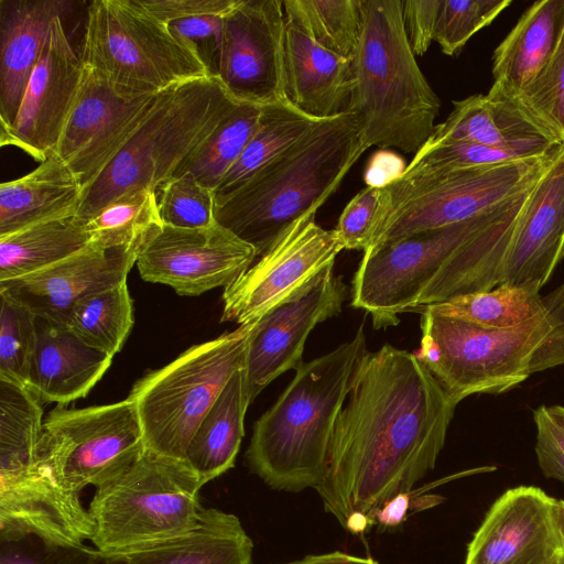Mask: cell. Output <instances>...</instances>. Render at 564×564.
<instances>
[{
    "instance_id": "1",
    "label": "cell",
    "mask_w": 564,
    "mask_h": 564,
    "mask_svg": "<svg viewBox=\"0 0 564 564\" xmlns=\"http://www.w3.org/2000/svg\"><path fill=\"white\" fill-rule=\"evenodd\" d=\"M456 405L415 354L389 344L368 351L316 489L325 511L351 533L370 529L379 507L434 469Z\"/></svg>"
},
{
    "instance_id": "2",
    "label": "cell",
    "mask_w": 564,
    "mask_h": 564,
    "mask_svg": "<svg viewBox=\"0 0 564 564\" xmlns=\"http://www.w3.org/2000/svg\"><path fill=\"white\" fill-rule=\"evenodd\" d=\"M367 149L352 113L323 119L236 189L215 197V221L261 257L296 219L316 213Z\"/></svg>"
},
{
    "instance_id": "3",
    "label": "cell",
    "mask_w": 564,
    "mask_h": 564,
    "mask_svg": "<svg viewBox=\"0 0 564 564\" xmlns=\"http://www.w3.org/2000/svg\"><path fill=\"white\" fill-rule=\"evenodd\" d=\"M367 354L360 325L351 340L303 362L275 403L254 423L246 459L270 488L295 494L317 489L337 419Z\"/></svg>"
},
{
    "instance_id": "4",
    "label": "cell",
    "mask_w": 564,
    "mask_h": 564,
    "mask_svg": "<svg viewBox=\"0 0 564 564\" xmlns=\"http://www.w3.org/2000/svg\"><path fill=\"white\" fill-rule=\"evenodd\" d=\"M412 311L421 313L415 356L455 404L473 394L503 393L564 365V282L541 313L510 328L481 327L427 306Z\"/></svg>"
},
{
    "instance_id": "5",
    "label": "cell",
    "mask_w": 564,
    "mask_h": 564,
    "mask_svg": "<svg viewBox=\"0 0 564 564\" xmlns=\"http://www.w3.org/2000/svg\"><path fill=\"white\" fill-rule=\"evenodd\" d=\"M361 19L346 111L369 148L415 154L434 132L441 100L410 46L401 0H361Z\"/></svg>"
},
{
    "instance_id": "6",
    "label": "cell",
    "mask_w": 564,
    "mask_h": 564,
    "mask_svg": "<svg viewBox=\"0 0 564 564\" xmlns=\"http://www.w3.org/2000/svg\"><path fill=\"white\" fill-rule=\"evenodd\" d=\"M238 102L213 75L158 94L123 147L84 189L76 216L86 223L127 193L158 191Z\"/></svg>"
},
{
    "instance_id": "7",
    "label": "cell",
    "mask_w": 564,
    "mask_h": 564,
    "mask_svg": "<svg viewBox=\"0 0 564 564\" xmlns=\"http://www.w3.org/2000/svg\"><path fill=\"white\" fill-rule=\"evenodd\" d=\"M560 148L543 158L498 165L406 167L399 178L381 188L379 223L364 253L495 209L533 185Z\"/></svg>"
},
{
    "instance_id": "8",
    "label": "cell",
    "mask_w": 564,
    "mask_h": 564,
    "mask_svg": "<svg viewBox=\"0 0 564 564\" xmlns=\"http://www.w3.org/2000/svg\"><path fill=\"white\" fill-rule=\"evenodd\" d=\"M80 58L117 90L137 96L210 76L196 47L139 0L90 2Z\"/></svg>"
},
{
    "instance_id": "9",
    "label": "cell",
    "mask_w": 564,
    "mask_h": 564,
    "mask_svg": "<svg viewBox=\"0 0 564 564\" xmlns=\"http://www.w3.org/2000/svg\"><path fill=\"white\" fill-rule=\"evenodd\" d=\"M203 486L186 460L145 449L119 478L95 490L88 506L93 546L113 554L188 531L205 509Z\"/></svg>"
},
{
    "instance_id": "10",
    "label": "cell",
    "mask_w": 564,
    "mask_h": 564,
    "mask_svg": "<svg viewBox=\"0 0 564 564\" xmlns=\"http://www.w3.org/2000/svg\"><path fill=\"white\" fill-rule=\"evenodd\" d=\"M257 322L189 347L134 383L128 398L137 408L145 449L185 460L199 423L232 375L245 368Z\"/></svg>"
},
{
    "instance_id": "11",
    "label": "cell",
    "mask_w": 564,
    "mask_h": 564,
    "mask_svg": "<svg viewBox=\"0 0 564 564\" xmlns=\"http://www.w3.org/2000/svg\"><path fill=\"white\" fill-rule=\"evenodd\" d=\"M137 408L129 399L105 405L50 412L43 422L39 458L57 484L79 495L119 478L144 453Z\"/></svg>"
},
{
    "instance_id": "12",
    "label": "cell",
    "mask_w": 564,
    "mask_h": 564,
    "mask_svg": "<svg viewBox=\"0 0 564 564\" xmlns=\"http://www.w3.org/2000/svg\"><path fill=\"white\" fill-rule=\"evenodd\" d=\"M521 193L473 219L414 234L365 252L352 279L351 306L365 310L377 329L399 324L398 314L415 307L420 294L445 261L500 218Z\"/></svg>"
},
{
    "instance_id": "13",
    "label": "cell",
    "mask_w": 564,
    "mask_h": 564,
    "mask_svg": "<svg viewBox=\"0 0 564 564\" xmlns=\"http://www.w3.org/2000/svg\"><path fill=\"white\" fill-rule=\"evenodd\" d=\"M315 215L296 219L254 264L225 288L221 322L254 323L305 295L333 272L345 247L336 230L322 228Z\"/></svg>"
},
{
    "instance_id": "14",
    "label": "cell",
    "mask_w": 564,
    "mask_h": 564,
    "mask_svg": "<svg viewBox=\"0 0 564 564\" xmlns=\"http://www.w3.org/2000/svg\"><path fill=\"white\" fill-rule=\"evenodd\" d=\"M257 257L251 245L214 221L204 228L163 225L147 239L135 264L144 281L196 296L227 288Z\"/></svg>"
},
{
    "instance_id": "15",
    "label": "cell",
    "mask_w": 564,
    "mask_h": 564,
    "mask_svg": "<svg viewBox=\"0 0 564 564\" xmlns=\"http://www.w3.org/2000/svg\"><path fill=\"white\" fill-rule=\"evenodd\" d=\"M285 26L281 0H241L225 17L215 76L236 100L263 106L286 98Z\"/></svg>"
},
{
    "instance_id": "16",
    "label": "cell",
    "mask_w": 564,
    "mask_h": 564,
    "mask_svg": "<svg viewBox=\"0 0 564 564\" xmlns=\"http://www.w3.org/2000/svg\"><path fill=\"white\" fill-rule=\"evenodd\" d=\"M155 96L121 93L85 66L76 100L54 152L83 189L123 147Z\"/></svg>"
},
{
    "instance_id": "17",
    "label": "cell",
    "mask_w": 564,
    "mask_h": 564,
    "mask_svg": "<svg viewBox=\"0 0 564 564\" xmlns=\"http://www.w3.org/2000/svg\"><path fill=\"white\" fill-rule=\"evenodd\" d=\"M84 64L56 18L30 77L14 122L0 128V143L13 145L40 163L54 154L76 100Z\"/></svg>"
},
{
    "instance_id": "18",
    "label": "cell",
    "mask_w": 564,
    "mask_h": 564,
    "mask_svg": "<svg viewBox=\"0 0 564 564\" xmlns=\"http://www.w3.org/2000/svg\"><path fill=\"white\" fill-rule=\"evenodd\" d=\"M347 289L333 272L305 295L259 319L249 339L245 375L250 403L283 372L302 364L304 346L315 326L341 311Z\"/></svg>"
},
{
    "instance_id": "19",
    "label": "cell",
    "mask_w": 564,
    "mask_h": 564,
    "mask_svg": "<svg viewBox=\"0 0 564 564\" xmlns=\"http://www.w3.org/2000/svg\"><path fill=\"white\" fill-rule=\"evenodd\" d=\"M139 249H84L32 274L0 282V292L29 307L36 317L65 325L73 306L83 297L127 281Z\"/></svg>"
},
{
    "instance_id": "20",
    "label": "cell",
    "mask_w": 564,
    "mask_h": 564,
    "mask_svg": "<svg viewBox=\"0 0 564 564\" xmlns=\"http://www.w3.org/2000/svg\"><path fill=\"white\" fill-rule=\"evenodd\" d=\"M564 144L530 191L519 214L499 284L540 292L562 260Z\"/></svg>"
},
{
    "instance_id": "21",
    "label": "cell",
    "mask_w": 564,
    "mask_h": 564,
    "mask_svg": "<svg viewBox=\"0 0 564 564\" xmlns=\"http://www.w3.org/2000/svg\"><path fill=\"white\" fill-rule=\"evenodd\" d=\"M553 509L554 498L541 488L506 490L474 533L464 564H524L560 544Z\"/></svg>"
},
{
    "instance_id": "22",
    "label": "cell",
    "mask_w": 564,
    "mask_h": 564,
    "mask_svg": "<svg viewBox=\"0 0 564 564\" xmlns=\"http://www.w3.org/2000/svg\"><path fill=\"white\" fill-rule=\"evenodd\" d=\"M448 117L435 126L426 144L473 142L551 153L564 144L517 99L488 91L453 101Z\"/></svg>"
},
{
    "instance_id": "23",
    "label": "cell",
    "mask_w": 564,
    "mask_h": 564,
    "mask_svg": "<svg viewBox=\"0 0 564 564\" xmlns=\"http://www.w3.org/2000/svg\"><path fill=\"white\" fill-rule=\"evenodd\" d=\"M72 4L65 0H0V128L14 122L51 24Z\"/></svg>"
},
{
    "instance_id": "24",
    "label": "cell",
    "mask_w": 564,
    "mask_h": 564,
    "mask_svg": "<svg viewBox=\"0 0 564 564\" xmlns=\"http://www.w3.org/2000/svg\"><path fill=\"white\" fill-rule=\"evenodd\" d=\"M351 85V59L322 47L286 21L284 94L293 106L318 120L337 116L347 109Z\"/></svg>"
},
{
    "instance_id": "25",
    "label": "cell",
    "mask_w": 564,
    "mask_h": 564,
    "mask_svg": "<svg viewBox=\"0 0 564 564\" xmlns=\"http://www.w3.org/2000/svg\"><path fill=\"white\" fill-rule=\"evenodd\" d=\"M36 326L29 389L41 402L59 405L87 395L113 357L89 346L65 325L36 317Z\"/></svg>"
},
{
    "instance_id": "26",
    "label": "cell",
    "mask_w": 564,
    "mask_h": 564,
    "mask_svg": "<svg viewBox=\"0 0 564 564\" xmlns=\"http://www.w3.org/2000/svg\"><path fill=\"white\" fill-rule=\"evenodd\" d=\"M564 31V0L534 2L496 47L490 91L517 99L542 72Z\"/></svg>"
},
{
    "instance_id": "27",
    "label": "cell",
    "mask_w": 564,
    "mask_h": 564,
    "mask_svg": "<svg viewBox=\"0 0 564 564\" xmlns=\"http://www.w3.org/2000/svg\"><path fill=\"white\" fill-rule=\"evenodd\" d=\"M113 554L126 564H252L253 542L237 516L205 508L188 531Z\"/></svg>"
},
{
    "instance_id": "28",
    "label": "cell",
    "mask_w": 564,
    "mask_h": 564,
    "mask_svg": "<svg viewBox=\"0 0 564 564\" xmlns=\"http://www.w3.org/2000/svg\"><path fill=\"white\" fill-rule=\"evenodd\" d=\"M83 187L55 154L29 174L0 185V237L37 223L75 216Z\"/></svg>"
},
{
    "instance_id": "29",
    "label": "cell",
    "mask_w": 564,
    "mask_h": 564,
    "mask_svg": "<svg viewBox=\"0 0 564 564\" xmlns=\"http://www.w3.org/2000/svg\"><path fill=\"white\" fill-rule=\"evenodd\" d=\"M250 404L245 368L237 370L195 431L185 460L204 485L234 467Z\"/></svg>"
},
{
    "instance_id": "30",
    "label": "cell",
    "mask_w": 564,
    "mask_h": 564,
    "mask_svg": "<svg viewBox=\"0 0 564 564\" xmlns=\"http://www.w3.org/2000/svg\"><path fill=\"white\" fill-rule=\"evenodd\" d=\"M90 243L76 215L51 219L0 237V282L19 279L84 249Z\"/></svg>"
},
{
    "instance_id": "31",
    "label": "cell",
    "mask_w": 564,
    "mask_h": 564,
    "mask_svg": "<svg viewBox=\"0 0 564 564\" xmlns=\"http://www.w3.org/2000/svg\"><path fill=\"white\" fill-rule=\"evenodd\" d=\"M321 120L293 106L286 98L261 106L258 126L243 152L223 177L215 197L229 194L253 173L282 154Z\"/></svg>"
},
{
    "instance_id": "32",
    "label": "cell",
    "mask_w": 564,
    "mask_h": 564,
    "mask_svg": "<svg viewBox=\"0 0 564 564\" xmlns=\"http://www.w3.org/2000/svg\"><path fill=\"white\" fill-rule=\"evenodd\" d=\"M134 323L127 281L80 299L65 326L79 339L111 357L121 350Z\"/></svg>"
},
{
    "instance_id": "33",
    "label": "cell",
    "mask_w": 564,
    "mask_h": 564,
    "mask_svg": "<svg viewBox=\"0 0 564 564\" xmlns=\"http://www.w3.org/2000/svg\"><path fill=\"white\" fill-rule=\"evenodd\" d=\"M261 106L239 101L185 160L176 175L191 173L215 191L251 139Z\"/></svg>"
},
{
    "instance_id": "34",
    "label": "cell",
    "mask_w": 564,
    "mask_h": 564,
    "mask_svg": "<svg viewBox=\"0 0 564 564\" xmlns=\"http://www.w3.org/2000/svg\"><path fill=\"white\" fill-rule=\"evenodd\" d=\"M550 301L524 288L499 284L489 291L475 292L426 305L431 310L486 328H510L541 313Z\"/></svg>"
},
{
    "instance_id": "35",
    "label": "cell",
    "mask_w": 564,
    "mask_h": 564,
    "mask_svg": "<svg viewBox=\"0 0 564 564\" xmlns=\"http://www.w3.org/2000/svg\"><path fill=\"white\" fill-rule=\"evenodd\" d=\"M285 20L322 47L351 59L361 32V0H284Z\"/></svg>"
},
{
    "instance_id": "36",
    "label": "cell",
    "mask_w": 564,
    "mask_h": 564,
    "mask_svg": "<svg viewBox=\"0 0 564 564\" xmlns=\"http://www.w3.org/2000/svg\"><path fill=\"white\" fill-rule=\"evenodd\" d=\"M90 242L105 248L141 250L147 239L163 226L156 189L124 194L85 223Z\"/></svg>"
},
{
    "instance_id": "37",
    "label": "cell",
    "mask_w": 564,
    "mask_h": 564,
    "mask_svg": "<svg viewBox=\"0 0 564 564\" xmlns=\"http://www.w3.org/2000/svg\"><path fill=\"white\" fill-rule=\"evenodd\" d=\"M0 378L29 388L37 345L35 314L0 292Z\"/></svg>"
},
{
    "instance_id": "38",
    "label": "cell",
    "mask_w": 564,
    "mask_h": 564,
    "mask_svg": "<svg viewBox=\"0 0 564 564\" xmlns=\"http://www.w3.org/2000/svg\"><path fill=\"white\" fill-rule=\"evenodd\" d=\"M159 191V209L163 225L204 228L215 221L214 191L191 173L173 176Z\"/></svg>"
},
{
    "instance_id": "39",
    "label": "cell",
    "mask_w": 564,
    "mask_h": 564,
    "mask_svg": "<svg viewBox=\"0 0 564 564\" xmlns=\"http://www.w3.org/2000/svg\"><path fill=\"white\" fill-rule=\"evenodd\" d=\"M551 153H542L530 149L492 147L473 142H452L433 145L425 143L414 154L406 167H478L543 158Z\"/></svg>"
},
{
    "instance_id": "40",
    "label": "cell",
    "mask_w": 564,
    "mask_h": 564,
    "mask_svg": "<svg viewBox=\"0 0 564 564\" xmlns=\"http://www.w3.org/2000/svg\"><path fill=\"white\" fill-rule=\"evenodd\" d=\"M511 0H442L435 39L445 55L460 52L473 35L490 24Z\"/></svg>"
},
{
    "instance_id": "41",
    "label": "cell",
    "mask_w": 564,
    "mask_h": 564,
    "mask_svg": "<svg viewBox=\"0 0 564 564\" xmlns=\"http://www.w3.org/2000/svg\"><path fill=\"white\" fill-rule=\"evenodd\" d=\"M517 100L529 115L564 142V31L549 63Z\"/></svg>"
},
{
    "instance_id": "42",
    "label": "cell",
    "mask_w": 564,
    "mask_h": 564,
    "mask_svg": "<svg viewBox=\"0 0 564 564\" xmlns=\"http://www.w3.org/2000/svg\"><path fill=\"white\" fill-rule=\"evenodd\" d=\"M95 546L61 544L37 535L0 536V564H95Z\"/></svg>"
},
{
    "instance_id": "43",
    "label": "cell",
    "mask_w": 564,
    "mask_h": 564,
    "mask_svg": "<svg viewBox=\"0 0 564 564\" xmlns=\"http://www.w3.org/2000/svg\"><path fill=\"white\" fill-rule=\"evenodd\" d=\"M381 188L366 186L346 205L335 228L345 249L365 251L377 229Z\"/></svg>"
},
{
    "instance_id": "44",
    "label": "cell",
    "mask_w": 564,
    "mask_h": 564,
    "mask_svg": "<svg viewBox=\"0 0 564 564\" xmlns=\"http://www.w3.org/2000/svg\"><path fill=\"white\" fill-rule=\"evenodd\" d=\"M533 421L539 467L544 477L564 482V430L552 417L546 405L533 410Z\"/></svg>"
},
{
    "instance_id": "45",
    "label": "cell",
    "mask_w": 564,
    "mask_h": 564,
    "mask_svg": "<svg viewBox=\"0 0 564 564\" xmlns=\"http://www.w3.org/2000/svg\"><path fill=\"white\" fill-rule=\"evenodd\" d=\"M225 17L200 15L181 19L170 23V28L182 39L193 44L215 76L218 55L223 42Z\"/></svg>"
},
{
    "instance_id": "46",
    "label": "cell",
    "mask_w": 564,
    "mask_h": 564,
    "mask_svg": "<svg viewBox=\"0 0 564 564\" xmlns=\"http://www.w3.org/2000/svg\"><path fill=\"white\" fill-rule=\"evenodd\" d=\"M442 0L401 1L402 20L414 55H423L435 39Z\"/></svg>"
},
{
    "instance_id": "47",
    "label": "cell",
    "mask_w": 564,
    "mask_h": 564,
    "mask_svg": "<svg viewBox=\"0 0 564 564\" xmlns=\"http://www.w3.org/2000/svg\"><path fill=\"white\" fill-rule=\"evenodd\" d=\"M159 20L170 24L176 20L200 15L226 17L241 0H139Z\"/></svg>"
},
{
    "instance_id": "48",
    "label": "cell",
    "mask_w": 564,
    "mask_h": 564,
    "mask_svg": "<svg viewBox=\"0 0 564 564\" xmlns=\"http://www.w3.org/2000/svg\"><path fill=\"white\" fill-rule=\"evenodd\" d=\"M443 498L438 496L412 497L411 491L399 494L379 507L373 516V525L384 529L400 525L406 518L410 509H426L438 505Z\"/></svg>"
},
{
    "instance_id": "49",
    "label": "cell",
    "mask_w": 564,
    "mask_h": 564,
    "mask_svg": "<svg viewBox=\"0 0 564 564\" xmlns=\"http://www.w3.org/2000/svg\"><path fill=\"white\" fill-rule=\"evenodd\" d=\"M405 169L406 165L395 152L380 150L371 155L364 181L366 186L382 188L399 178Z\"/></svg>"
},
{
    "instance_id": "50",
    "label": "cell",
    "mask_w": 564,
    "mask_h": 564,
    "mask_svg": "<svg viewBox=\"0 0 564 564\" xmlns=\"http://www.w3.org/2000/svg\"><path fill=\"white\" fill-rule=\"evenodd\" d=\"M283 564H379L370 557L350 555L343 552H329L324 554L307 555L301 560Z\"/></svg>"
},
{
    "instance_id": "51",
    "label": "cell",
    "mask_w": 564,
    "mask_h": 564,
    "mask_svg": "<svg viewBox=\"0 0 564 564\" xmlns=\"http://www.w3.org/2000/svg\"><path fill=\"white\" fill-rule=\"evenodd\" d=\"M524 564H564V553L561 544L544 550Z\"/></svg>"
},
{
    "instance_id": "52",
    "label": "cell",
    "mask_w": 564,
    "mask_h": 564,
    "mask_svg": "<svg viewBox=\"0 0 564 564\" xmlns=\"http://www.w3.org/2000/svg\"><path fill=\"white\" fill-rule=\"evenodd\" d=\"M554 521L561 549L564 553V500L554 498Z\"/></svg>"
},
{
    "instance_id": "53",
    "label": "cell",
    "mask_w": 564,
    "mask_h": 564,
    "mask_svg": "<svg viewBox=\"0 0 564 564\" xmlns=\"http://www.w3.org/2000/svg\"><path fill=\"white\" fill-rule=\"evenodd\" d=\"M547 410L556 423L564 430V406L552 405L547 406Z\"/></svg>"
},
{
    "instance_id": "54",
    "label": "cell",
    "mask_w": 564,
    "mask_h": 564,
    "mask_svg": "<svg viewBox=\"0 0 564 564\" xmlns=\"http://www.w3.org/2000/svg\"><path fill=\"white\" fill-rule=\"evenodd\" d=\"M95 564H126L122 557L117 554H104L98 558Z\"/></svg>"
},
{
    "instance_id": "55",
    "label": "cell",
    "mask_w": 564,
    "mask_h": 564,
    "mask_svg": "<svg viewBox=\"0 0 564 564\" xmlns=\"http://www.w3.org/2000/svg\"><path fill=\"white\" fill-rule=\"evenodd\" d=\"M564 258V246H563V250H562V259Z\"/></svg>"
}]
</instances>
